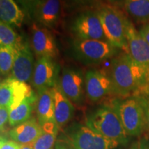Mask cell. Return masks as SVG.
<instances>
[{
    "instance_id": "1",
    "label": "cell",
    "mask_w": 149,
    "mask_h": 149,
    "mask_svg": "<svg viewBox=\"0 0 149 149\" xmlns=\"http://www.w3.org/2000/svg\"><path fill=\"white\" fill-rule=\"evenodd\" d=\"M110 70L113 94L128 97L149 86L146 72L126 52L113 59Z\"/></svg>"
},
{
    "instance_id": "2",
    "label": "cell",
    "mask_w": 149,
    "mask_h": 149,
    "mask_svg": "<svg viewBox=\"0 0 149 149\" xmlns=\"http://www.w3.org/2000/svg\"><path fill=\"white\" fill-rule=\"evenodd\" d=\"M116 141L110 140L88 126L74 123L62 129L56 140L55 149H116Z\"/></svg>"
},
{
    "instance_id": "3",
    "label": "cell",
    "mask_w": 149,
    "mask_h": 149,
    "mask_svg": "<svg viewBox=\"0 0 149 149\" xmlns=\"http://www.w3.org/2000/svg\"><path fill=\"white\" fill-rule=\"evenodd\" d=\"M86 126L110 140L119 144L128 141L126 134L116 109L111 105L102 106L91 112L87 117Z\"/></svg>"
},
{
    "instance_id": "4",
    "label": "cell",
    "mask_w": 149,
    "mask_h": 149,
    "mask_svg": "<svg viewBox=\"0 0 149 149\" xmlns=\"http://www.w3.org/2000/svg\"><path fill=\"white\" fill-rule=\"evenodd\" d=\"M106 39L118 49L128 51L127 33L130 21L122 10L111 4H102L97 10Z\"/></svg>"
},
{
    "instance_id": "5",
    "label": "cell",
    "mask_w": 149,
    "mask_h": 149,
    "mask_svg": "<svg viewBox=\"0 0 149 149\" xmlns=\"http://www.w3.org/2000/svg\"><path fill=\"white\" fill-rule=\"evenodd\" d=\"M113 104L128 136H139L146 129V121L144 108L135 95L123 100H115Z\"/></svg>"
},
{
    "instance_id": "6",
    "label": "cell",
    "mask_w": 149,
    "mask_h": 149,
    "mask_svg": "<svg viewBox=\"0 0 149 149\" xmlns=\"http://www.w3.org/2000/svg\"><path fill=\"white\" fill-rule=\"evenodd\" d=\"M70 51L77 60L85 64H98L116 55L118 48L107 41L74 39Z\"/></svg>"
},
{
    "instance_id": "7",
    "label": "cell",
    "mask_w": 149,
    "mask_h": 149,
    "mask_svg": "<svg viewBox=\"0 0 149 149\" xmlns=\"http://www.w3.org/2000/svg\"><path fill=\"white\" fill-rule=\"evenodd\" d=\"M70 29L76 38L80 40L107 41L97 10H86L78 15L72 21Z\"/></svg>"
},
{
    "instance_id": "8",
    "label": "cell",
    "mask_w": 149,
    "mask_h": 149,
    "mask_svg": "<svg viewBox=\"0 0 149 149\" xmlns=\"http://www.w3.org/2000/svg\"><path fill=\"white\" fill-rule=\"evenodd\" d=\"M59 66L53 58L43 57L37 59L35 64L31 84L40 91L44 88H51L57 84Z\"/></svg>"
},
{
    "instance_id": "9",
    "label": "cell",
    "mask_w": 149,
    "mask_h": 149,
    "mask_svg": "<svg viewBox=\"0 0 149 149\" xmlns=\"http://www.w3.org/2000/svg\"><path fill=\"white\" fill-rule=\"evenodd\" d=\"M35 95L27 83L18 81L13 77L2 80L0 84V106L10 110L19 104L26 98Z\"/></svg>"
},
{
    "instance_id": "10",
    "label": "cell",
    "mask_w": 149,
    "mask_h": 149,
    "mask_svg": "<svg viewBox=\"0 0 149 149\" xmlns=\"http://www.w3.org/2000/svg\"><path fill=\"white\" fill-rule=\"evenodd\" d=\"M57 84L72 102L77 105L83 103L86 92L85 77L80 70L64 68L61 70Z\"/></svg>"
},
{
    "instance_id": "11",
    "label": "cell",
    "mask_w": 149,
    "mask_h": 149,
    "mask_svg": "<svg viewBox=\"0 0 149 149\" xmlns=\"http://www.w3.org/2000/svg\"><path fill=\"white\" fill-rule=\"evenodd\" d=\"M127 53L146 72L149 84V44L130 22L127 33Z\"/></svg>"
},
{
    "instance_id": "12",
    "label": "cell",
    "mask_w": 149,
    "mask_h": 149,
    "mask_svg": "<svg viewBox=\"0 0 149 149\" xmlns=\"http://www.w3.org/2000/svg\"><path fill=\"white\" fill-rule=\"evenodd\" d=\"M85 91L91 102H97L110 93H113L110 76L102 70H89L85 75Z\"/></svg>"
},
{
    "instance_id": "13",
    "label": "cell",
    "mask_w": 149,
    "mask_h": 149,
    "mask_svg": "<svg viewBox=\"0 0 149 149\" xmlns=\"http://www.w3.org/2000/svg\"><path fill=\"white\" fill-rule=\"evenodd\" d=\"M31 47L37 58L48 57L55 58L58 55L56 42L47 28L33 24L31 29Z\"/></svg>"
},
{
    "instance_id": "14",
    "label": "cell",
    "mask_w": 149,
    "mask_h": 149,
    "mask_svg": "<svg viewBox=\"0 0 149 149\" xmlns=\"http://www.w3.org/2000/svg\"><path fill=\"white\" fill-rule=\"evenodd\" d=\"M16 53L12 70V77L22 82L31 81L34 70V57L31 46L23 42L15 48Z\"/></svg>"
},
{
    "instance_id": "15",
    "label": "cell",
    "mask_w": 149,
    "mask_h": 149,
    "mask_svg": "<svg viewBox=\"0 0 149 149\" xmlns=\"http://www.w3.org/2000/svg\"><path fill=\"white\" fill-rule=\"evenodd\" d=\"M60 0H38L32 16L40 25L53 29L60 19Z\"/></svg>"
},
{
    "instance_id": "16",
    "label": "cell",
    "mask_w": 149,
    "mask_h": 149,
    "mask_svg": "<svg viewBox=\"0 0 149 149\" xmlns=\"http://www.w3.org/2000/svg\"><path fill=\"white\" fill-rule=\"evenodd\" d=\"M55 108V120L59 130L64 127L71 120L74 113V107L72 102L59 88L58 84L52 88Z\"/></svg>"
},
{
    "instance_id": "17",
    "label": "cell",
    "mask_w": 149,
    "mask_h": 149,
    "mask_svg": "<svg viewBox=\"0 0 149 149\" xmlns=\"http://www.w3.org/2000/svg\"><path fill=\"white\" fill-rule=\"evenodd\" d=\"M42 133V126L38 121L32 117L13 128L9 131L8 135L11 140L23 145L34 144Z\"/></svg>"
},
{
    "instance_id": "18",
    "label": "cell",
    "mask_w": 149,
    "mask_h": 149,
    "mask_svg": "<svg viewBox=\"0 0 149 149\" xmlns=\"http://www.w3.org/2000/svg\"><path fill=\"white\" fill-rule=\"evenodd\" d=\"M37 121L40 126L55 121L53 91L51 88H44L38 91L35 102Z\"/></svg>"
},
{
    "instance_id": "19",
    "label": "cell",
    "mask_w": 149,
    "mask_h": 149,
    "mask_svg": "<svg viewBox=\"0 0 149 149\" xmlns=\"http://www.w3.org/2000/svg\"><path fill=\"white\" fill-rule=\"evenodd\" d=\"M25 13L15 0H0L1 22L10 26L21 27Z\"/></svg>"
},
{
    "instance_id": "20",
    "label": "cell",
    "mask_w": 149,
    "mask_h": 149,
    "mask_svg": "<svg viewBox=\"0 0 149 149\" xmlns=\"http://www.w3.org/2000/svg\"><path fill=\"white\" fill-rule=\"evenodd\" d=\"M36 99L37 97L35 95L26 98L17 107L10 110L9 125L13 128L31 119L33 109V104L36 102Z\"/></svg>"
},
{
    "instance_id": "21",
    "label": "cell",
    "mask_w": 149,
    "mask_h": 149,
    "mask_svg": "<svg viewBox=\"0 0 149 149\" xmlns=\"http://www.w3.org/2000/svg\"><path fill=\"white\" fill-rule=\"evenodd\" d=\"M42 133L34 143V149H53L59 128L55 121L43 124Z\"/></svg>"
},
{
    "instance_id": "22",
    "label": "cell",
    "mask_w": 149,
    "mask_h": 149,
    "mask_svg": "<svg viewBox=\"0 0 149 149\" xmlns=\"http://www.w3.org/2000/svg\"><path fill=\"white\" fill-rule=\"evenodd\" d=\"M124 8L126 13L140 23H149V0H126Z\"/></svg>"
},
{
    "instance_id": "23",
    "label": "cell",
    "mask_w": 149,
    "mask_h": 149,
    "mask_svg": "<svg viewBox=\"0 0 149 149\" xmlns=\"http://www.w3.org/2000/svg\"><path fill=\"white\" fill-rule=\"evenodd\" d=\"M22 43L21 37L13 27L4 22H0V46L17 48Z\"/></svg>"
},
{
    "instance_id": "24",
    "label": "cell",
    "mask_w": 149,
    "mask_h": 149,
    "mask_svg": "<svg viewBox=\"0 0 149 149\" xmlns=\"http://www.w3.org/2000/svg\"><path fill=\"white\" fill-rule=\"evenodd\" d=\"M16 49L9 46H0V72L6 76L12 72Z\"/></svg>"
},
{
    "instance_id": "25",
    "label": "cell",
    "mask_w": 149,
    "mask_h": 149,
    "mask_svg": "<svg viewBox=\"0 0 149 149\" xmlns=\"http://www.w3.org/2000/svg\"><path fill=\"white\" fill-rule=\"evenodd\" d=\"M134 95L138 97L141 105L144 108L146 121V130L149 133V86H146L141 88Z\"/></svg>"
},
{
    "instance_id": "26",
    "label": "cell",
    "mask_w": 149,
    "mask_h": 149,
    "mask_svg": "<svg viewBox=\"0 0 149 149\" xmlns=\"http://www.w3.org/2000/svg\"><path fill=\"white\" fill-rule=\"evenodd\" d=\"M10 112V109L8 107H0V128H1V133L4 131L6 125L7 123L9 122Z\"/></svg>"
},
{
    "instance_id": "27",
    "label": "cell",
    "mask_w": 149,
    "mask_h": 149,
    "mask_svg": "<svg viewBox=\"0 0 149 149\" xmlns=\"http://www.w3.org/2000/svg\"><path fill=\"white\" fill-rule=\"evenodd\" d=\"M15 1L21 5L27 14L32 15L33 10L38 0H15Z\"/></svg>"
},
{
    "instance_id": "28",
    "label": "cell",
    "mask_w": 149,
    "mask_h": 149,
    "mask_svg": "<svg viewBox=\"0 0 149 149\" xmlns=\"http://www.w3.org/2000/svg\"><path fill=\"white\" fill-rule=\"evenodd\" d=\"M22 144L13 140H7L3 137L1 138L0 149H19Z\"/></svg>"
},
{
    "instance_id": "29",
    "label": "cell",
    "mask_w": 149,
    "mask_h": 149,
    "mask_svg": "<svg viewBox=\"0 0 149 149\" xmlns=\"http://www.w3.org/2000/svg\"><path fill=\"white\" fill-rule=\"evenodd\" d=\"M68 4L74 7L88 6L95 4L98 0H67Z\"/></svg>"
},
{
    "instance_id": "30",
    "label": "cell",
    "mask_w": 149,
    "mask_h": 149,
    "mask_svg": "<svg viewBox=\"0 0 149 149\" xmlns=\"http://www.w3.org/2000/svg\"><path fill=\"white\" fill-rule=\"evenodd\" d=\"M128 149H149V140L147 138H141L130 146Z\"/></svg>"
},
{
    "instance_id": "31",
    "label": "cell",
    "mask_w": 149,
    "mask_h": 149,
    "mask_svg": "<svg viewBox=\"0 0 149 149\" xmlns=\"http://www.w3.org/2000/svg\"><path fill=\"white\" fill-rule=\"evenodd\" d=\"M139 33L144 40L149 44V23L146 24L144 26H142Z\"/></svg>"
},
{
    "instance_id": "32",
    "label": "cell",
    "mask_w": 149,
    "mask_h": 149,
    "mask_svg": "<svg viewBox=\"0 0 149 149\" xmlns=\"http://www.w3.org/2000/svg\"><path fill=\"white\" fill-rule=\"evenodd\" d=\"M19 149H34V144H23L22 145Z\"/></svg>"
},
{
    "instance_id": "33",
    "label": "cell",
    "mask_w": 149,
    "mask_h": 149,
    "mask_svg": "<svg viewBox=\"0 0 149 149\" xmlns=\"http://www.w3.org/2000/svg\"><path fill=\"white\" fill-rule=\"evenodd\" d=\"M108 1L112 3H124L126 0H108Z\"/></svg>"
}]
</instances>
